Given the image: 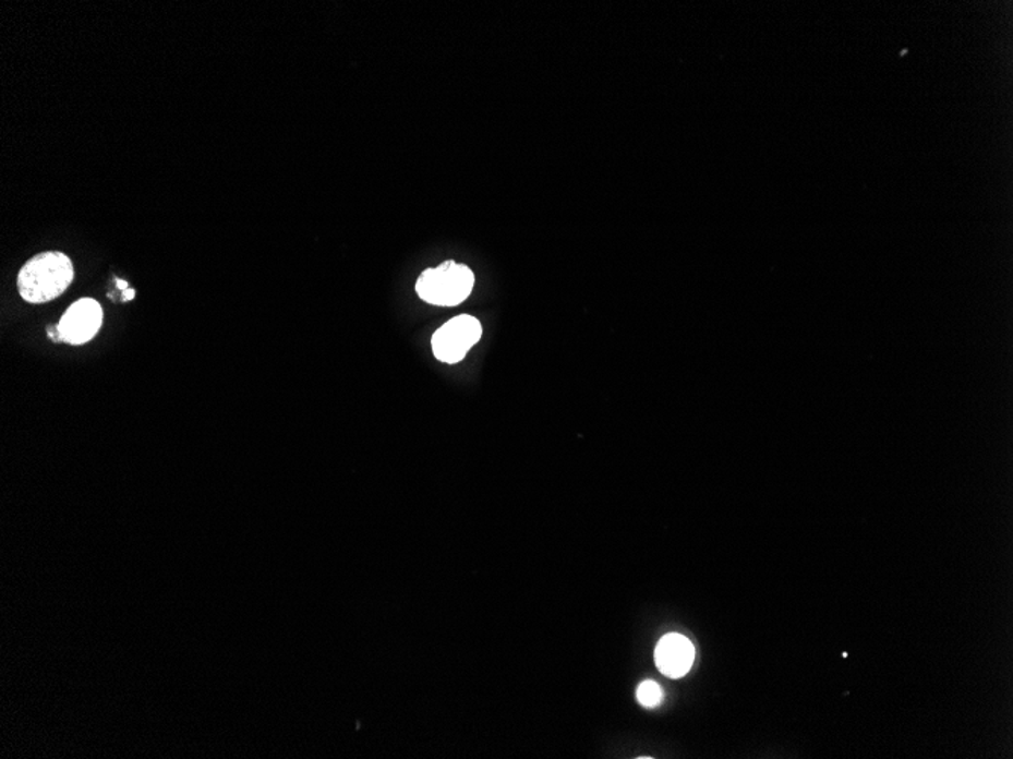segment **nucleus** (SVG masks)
I'll return each instance as SVG.
<instances>
[{
	"label": "nucleus",
	"mask_w": 1013,
	"mask_h": 759,
	"mask_svg": "<svg viewBox=\"0 0 1013 759\" xmlns=\"http://www.w3.org/2000/svg\"><path fill=\"white\" fill-rule=\"evenodd\" d=\"M75 276L72 260L63 252L38 253L21 268L17 276L19 293L23 301L46 303L60 298Z\"/></svg>",
	"instance_id": "nucleus-1"
},
{
	"label": "nucleus",
	"mask_w": 1013,
	"mask_h": 759,
	"mask_svg": "<svg viewBox=\"0 0 1013 759\" xmlns=\"http://www.w3.org/2000/svg\"><path fill=\"white\" fill-rule=\"evenodd\" d=\"M473 274L463 264L446 261L436 268H426L419 276L417 293L422 301L436 306H456L471 294Z\"/></svg>",
	"instance_id": "nucleus-2"
},
{
	"label": "nucleus",
	"mask_w": 1013,
	"mask_h": 759,
	"mask_svg": "<svg viewBox=\"0 0 1013 759\" xmlns=\"http://www.w3.org/2000/svg\"><path fill=\"white\" fill-rule=\"evenodd\" d=\"M481 336H483V328L475 317L466 314L458 315L434 333L433 340H431L434 357L442 363H460L466 353L480 341Z\"/></svg>",
	"instance_id": "nucleus-3"
},
{
	"label": "nucleus",
	"mask_w": 1013,
	"mask_h": 759,
	"mask_svg": "<svg viewBox=\"0 0 1013 759\" xmlns=\"http://www.w3.org/2000/svg\"><path fill=\"white\" fill-rule=\"evenodd\" d=\"M102 322L104 313L99 302L91 298L80 299L58 323L61 341L72 346L85 345L98 336Z\"/></svg>",
	"instance_id": "nucleus-4"
},
{
	"label": "nucleus",
	"mask_w": 1013,
	"mask_h": 759,
	"mask_svg": "<svg viewBox=\"0 0 1013 759\" xmlns=\"http://www.w3.org/2000/svg\"><path fill=\"white\" fill-rule=\"evenodd\" d=\"M654 656L659 671L677 679L692 668L695 649L680 634H667L659 641Z\"/></svg>",
	"instance_id": "nucleus-5"
},
{
	"label": "nucleus",
	"mask_w": 1013,
	"mask_h": 759,
	"mask_svg": "<svg viewBox=\"0 0 1013 759\" xmlns=\"http://www.w3.org/2000/svg\"><path fill=\"white\" fill-rule=\"evenodd\" d=\"M663 699V691L660 688L659 684H655L654 680H646L639 685L638 688V700L640 704L647 708L658 707Z\"/></svg>",
	"instance_id": "nucleus-6"
},
{
	"label": "nucleus",
	"mask_w": 1013,
	"mask_h": 759,
	"mask_svg": "<svg viewBox=\"0 0 1013 759\" xmlns=\"http://www.w3.org/2000/svg\"><path fill=\"white\" fill-rule=\"evenodd\" d=\"M123 294H125V298H123V301H125V302H126V301H132V299H134L135 291H134V290H125V293H123Z\"/></svg>",
	"instance_id": "nucleus-7"
},
{
	"label": "nucleus",
	"mask_w": 1013,
	"mask_h": 759,
	"mask_svg": "<svg viewBox=\"0 0 1013 759\" xmlns=\"http://www.w3.org/2000/svg\"><path fill=\"white\" fill-rule=\"evenodd\" d=\"M118 288H120V290H128V284L125 281H118Z\"/></svg>",
	"instance_id": "nucleus-8"
}]
</instances>
